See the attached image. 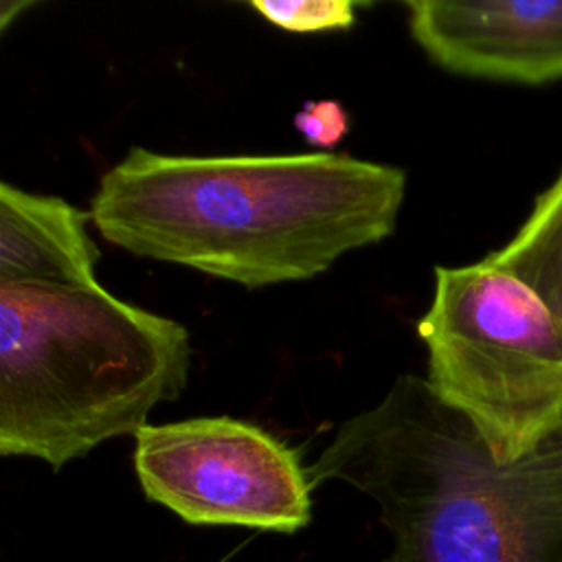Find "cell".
I'll list each match as a JSON object with an SVG mask.
<instances>
[{
    "mask_svg": "<svg viewBox=\"0 0 562 562\" xmlns=\"http://www.w3.org/2000/svg\"><path fill=\"white\" fill-rule=\"evenodd\" d=\"M400 167L347 154L171 156L132 147L90 217L110 244L246 288L312 279L393 235Z\"/></svg>",
    "mask_w": 562,
    "mask_h": 562,
    "instance_id": "obj_1",
    "label": "cell"
},
{
    "mask_svg": "<svg viewBox=\"0 0 562 562\" xmlns=\"http://www.w3.org/2000/svg\"><path fill=\"white\" fill-rule=\"evenodd\" d=\"M307 472L378 507L393 538L386 562H562V417L525 454L498 461L426 378L400 375L338 426Z\"/></svg>",
    "mask_w": 562,
    "mask_h": 562,
    "instance_id": "obj_2",
    "label": "cell"
},
{
    "mask_svg": "<svg viewBox=\"0 0 562 562\" xmlns=\"http://www.w3.org/2000/svg\"><path fill=\"white\" fill-rule=\"evenodd\" d=\"M189 369L182 323L99 283L0 285V454L57 470L136 435L180 397Z\"/></svg>",
    "mask_w": 562,
    "mask_h": 562,
    "instance_id": "obj_3",
    "label": "cell"
},
{
    "mask_svg": "<svg viewBox=\"0 0 562 562\" xmlns=\"http://www.w3.org/2000/svg\"><path fill=\"white\" fill-rule=\"evenodd\" d=\"M417 334L426 382L470 419L494 459L525 454L562 417V318L487 257L435 268Z\"/></svg>",
    "mask_w": 562,
    "mask_h": 562,
    "instance_id": "obj_4",
    "label": "cell"
},
{
    "mask_svg": "<svg viewBox=\"0 0 562 562\" xmlns=\"http://www.w3.org/2000/svg\"><path fill=\"white\" fill-rule=\"evenodd\" d=\"M134 439L145 496L187 522L294 533L312 518V479L299 454L250 422L147 424Z\"/></svg>",
    "mask_w": 562,
    "mask_h": 562,
    "instance_id": "obj_5",
    "label": "cell"
},
{
    "mask_svg": "<svg viewBox=\"0 0 562 562\" xmlns=\"http://www.w3.org/2000/svg\"><path fill=\"white\" fill-rule=\"evenodd\" d=\"M406 11L417 46L452 75L518 83L562 77V0H415Z\"/></svg>",
    "mask_w": 562,
    "mask_h": 562,
    "instance_id": "obj_6",
    "label": "cell"
},
{
    "mask_svg": "<svg viewBox=\"0 0 562 562\" xmlns=\"http://www.w3.org/2000/svg\"><path fill=\"white\" fill-rule=\"evenodd\" d=\"M90 211L57 195L0 184V285L81 288L97 283Z\"/></svg>",
    "mask_w": 562,
    "mask_h": 562,
    "instance_id": "obj_7",
    "label": "cell"
},
{
    "mask_svg": "<svg viewBox=\"0 0 562 562\" xmlns=\"http://www.w3.org/2000/svg\"><path fill=\"white\" fill-rule=\"evenodd\" d=\"M487 259L562 318V173L536 200L518 233Z\"/></svg>",
    "mask_w": 562,
    "mask_h": 562,
    "instance_id": "obj_8",
    "label": "cell"
},
{
    "mask_svg": "<svg viewBox=\"0 0 562 562\" xmlns=\"http://www.w3.org/2000/svg\"><path fill=\"white\" fill-rule=\"evenodd\" d=\"M364 2L356 0H252L266 22L288 33H327L347 31L358 22Z\"/></svg>",
    "mask_w": 562,
    "mask_h": 562,
    "instance_id": "obj_9",
    "label": "cell"
},
{
    "mask_svg": "<svg viewBox=\"0 0 562 562\" xmlns=\"http://www.w3.org/2000/svg\"><path fill=\"white\" fill-rule=\"evenodd\" d=\"M294 127L303 138L321 149L336 147L349 132V114L334 99L305 101L303 108L294 114Z\"/></svg>",
    "mask_w": 562,
    "mask_h": 562,
    "instance_id": "obj_10",
    "label": "cell"
}]
</instances>
